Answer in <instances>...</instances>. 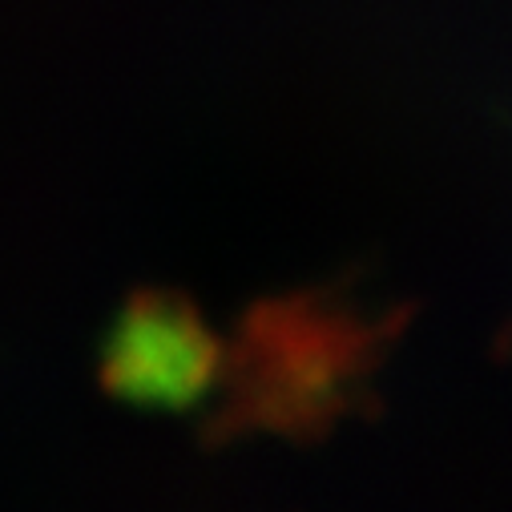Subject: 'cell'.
Segmentation results:
<instances>
[{
	"label": "cell",
	"mask_w": 512,
	"mask_h": 512,
	"mask_svg": "<svg viewBox=\"0 0 512 512\" xmlns=\"http://www.w3.org/2000/svg\"><path fill=\"white\" fill-rule=\"evenodd\" d=\"M375 359V323L339 299H271L238 331L222 363L226 424L307 436L335 424Z\"/></svg>",
	"instance_id": "obj_1"
},
{
	"label": "cell",
	"mask_w": 512,
	"mask_h": 512,
	"mask_svg": "<svg viewBox=\"0 0 512 512\" xmlns=\"http://www.w3.org/2000/svg\"><path fill=\"white\" fill-rule=\"evenodd\" d=\"M226 351L178 295H138L101 347V383L125 404L182 412L222 379Z\"/></svg>",
	"instance_id": "obj_2"
}]
</instances>
